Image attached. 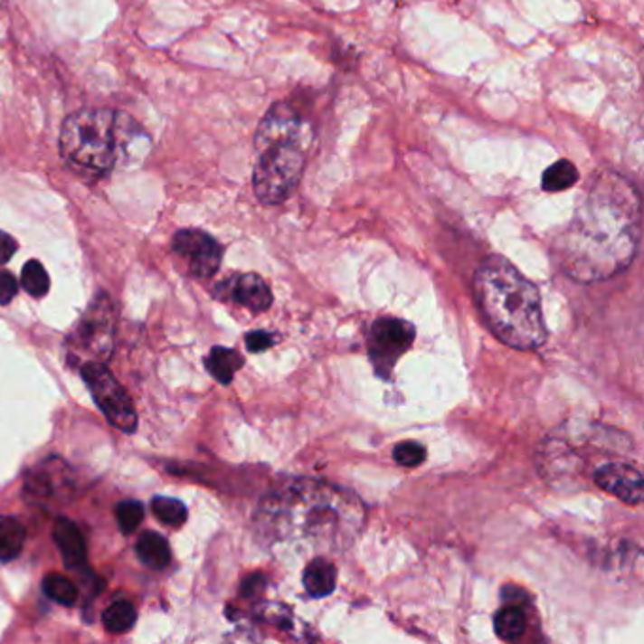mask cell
<instances>
[{
  "label": "cell",
  "mask_w": 644,
  "mask_h": 644,
  "mask_svg": "<svg viewBox=\"0 0 644 644\" xmlns=\"http://www.w3.org/2000/svg\"><path fill=\"white\" fill-rule=\"evenodd\" d=\"M255 522L269 546H282L300 560L350 548L363 529L365 507L335 484L293 478L269 493Z\"/></svg>",
  "instance_id": "cell-2"
},
{
  "label": "cell",
  "mask_w": 644,
  "mask_h": 644,
  "mask_svg": "<svg viewBox=\"0 0 644 644\" xmlns=\"http://www.w3.org/2000/svg\"><path fill=\"white\" fill-rule=\"evenodd\" d=\"M138 137L137 123L109 109H83L62 121L59 149L78 175L100 178L128 156Z\"/></svg>",
  "instance_id": "cell-4"
},
{
  "label": "cell",
  "mask_w": 644,
  "mask_h": 644,
  "mask_svg": "<svg viewBox=\"0 0 644 644\" xmlns=\"http://www.w3.org/2000/svg\"><path fill=\"white\" fill-rule=\"evenodd\" d=\"M17 295L15 276L5 269H0V305H8Z\"/></svg>",
  "instance_id": "cell-25"
},
{
  "label": "cell",
  "mask_w": 644,
  "mask_h": 644,
  "mask_svg": "<svg viewBox=\"0 0 644 644\" xmlns=\"http://www.w3.org/2000/svg\"><path fill=\"white\" fill-rule=\"evenodd\" d=\"M595 484L628 505L642 503V475L630 463H605L595 470Z\"/></svg>",
  "instance_id": "cell-10"
},
{
  "label": "cell",
  "mask_w": 644,
  "mask_h": 644,
  "mask_svg": "<svg viewBox=\"0 0 644 644\" xmlns=\"http://www.w3.org/2000/svg\"><path fill=\"white\" fill-rule=\"evenodd\" d=\"M81 376L99 404V409L116 429L123 433H135L138 425V416L135 411L133 399L128 397L123 385L114 378V374L100 363H85L81 367Z\"/></svg>",
  "instance_id": "cell-6"
},
{
  "label": "cell",
  "mask_w": 644,
  "mask_h": 644,
  "mask_svg": "<svg viewBox=\"0 0 644 644\" xmlns=\"http://www.w3.org/2000/svg\"><path fill=\"white\" fill-rule=\"evenodd\" d=\"M173 250L187 261L189 272L197 278H210L222 265L223 250L220 242L204 231L184 229L173 239Z\"/></svg>",
  "instance_id": "cell-8"
},
{
  "label": "cell",
  "mask_w": 644,
  "mask_h": 644,
  "mask_svg": "<svg viewBox=\"0 0 644 644\" xmlns=\"http://www.w3.org/2000/svg\"><path fill=\"white\" fill-rule=\"evenodd\" d=\"M44 593L50 599H53L55 603L64 605V607L74 605L78 599V590L72 584V581H69L67 576L57 574V573H52L44 578Z\"/></svg>",
  "instance_id": "cell-20"
},
{
  "label": "cell",
  "mask_w": 644,
  "mask_h": 644,
  "mask_svg": "<svg viewBox=\"0 0 644 644\" xmlns=\"http://www.w3.org/2000/svg\"><path fill=\"white\" fill-rule=\"evenodd\" d=\"M477 305L496 336L514 350H536L546 340L539 289L503 255H489L475 274Z\"/></svg>",
  "instance_id": "cell-3"
},
{
  "label": "cell",
  "mask_w": 644,
  "mask_h": 644,
  "mask_svg": "<svg viewBox=\"0 0 644 644\" xmlns=\"http://www.w3.org/2000/svg\"><path fill=\"white\" fill-rule=\"evenodd\" d=\"M493 626L501 640H518L526 631V612L518 605H507L496 614Z\"/></svg>",
  "instance_id": "cell-17"
},
{
  "label": "cell",
  "mask_w": 644,
  "mask_h": 644,
  "mask_svg": "<svg viewBox=\"0 0 644 644\" xmlns=\"http://www.w3.org/2000/svg\"><path fill=\"white\" fill-rule=\"evenodd\" d=\"M25 527L12 516H0V560L10 562L25 545Z\"/></svg>",
  "instance_id": "cell-16"
},
{
  "label": "cell",
  "mask_w": 644,
  "mask_h": 644,
  "mask_svg": "<svg viewBox=\"0 0 644 644\" xmlns=\"http://www.w3.org/2000/svg\"><path fill=\"white\" fill-rule=\"evenodd\" d=\"M152 510L156 518L165 526H182L187 520V508L182 501L173 497H156L152 501Z\"/></svg>",
  "instance_id": "cell-21"
},
{
  "label": "cell",
  "mask_w": 644,
  "mask_h": 644,
  "mask_svg": "<svg viewBox=\"0 0 644 644\" xmlns=\"http://www.w3.org/2000/svg\"><path fill=\"white\" fill-rule=\"evenodd\" d=\"M21 284L33 297H44L50 291V276L40 261H29L21 272Z\"/></svg>",
  "instance_id": "cell-22"
},
{
  "label": "cell",
  "mask_w": 644,
  "mask_h": 644,
  "mask_svg": "<svg viewBox=\"0 0 644 644\" xmlns=\"http://www.w3.org/2000/svg\"><path fill=\"white\" fill-rule=\"evenodd\" d=\"M425 458H427V450L414 440L399 442L393 450V459L402 467H418L425 461Z\"/></svg>",
  "instance_id": "cell-24"
},
{
  "label": "cell",
  "mask_w": 644,
  "mask_h": 644,
  "mask_svg": "<svg viewBox=\"0 0 644 644\" xmlns=\"http://www.w3.org/2000/svg\"><path fill=\"white\" fill-rule=\"evenodd\" d=\"M236 303L251 312H265L272 305V291L269 284L257 274H239L223 284Z\"/></svg>",
  "instance_id": "cell-11"
},
{
  "label": "cell",
  "mask_w": 644,
  "mask_h": 644,
  "mask_svg": "<svg viewBox=\"0 0 644 644\" xmlns=\"http://www.w3.org/2000/svg\"><path fill=\"white\" fill-rule=\"evenodd\" d=\"M303 584L310 597H327L336 588V567L324 555H316L303 573Z\"/></svg>",
  "instance_id": "cell-13"
},
{
  "label": "cell",
  "mask_w": 644,
  "mask_h": 644,
  "mask_svg": "<svg viewBox=\"0 0 644 644\" xmlns=\"http://www.w3.org/2000/svg\"><path fill=\"white\" fill-rule=\"evenodd\" d=\"M53 539L62 555V562L69 569H80L88 560V546H85L80 527L69 518H59L53 526Z\"/></svg>",
  "instance_id": "cell-12"
},
{
  "label": "cell",
  "mask_w": 644,
  "mask_h": 644,
  "mask_svg": "<svg viewBox=\"0 0 644 644\" xmlns=\"http://www.w3.org/2000/svg\"><path fill=\"white\" fill-rule=\"evenodd\" d=\"M253 168V191L261 204L284 203L297 189L307 166L305 147L298 140L274 142L260 149Z\"/></svg>",
  "instance_id": "cell-5"
},
{
  "label": "cell",
  "mask_w": 644,
  "mask_h": 644,
  "mask_svg": "<svg viewBox=\"0 0 644 644\" xmlns=\"http://www.w3.org/2000/svg\"><path fill=\"white\" fill-rule=\"evenodd\" d=\"M578 182V170L569 159H560L550 165L543 175V189L550 193L565 191Z\"/></svg>",
  "instance_id": "cell-18"
},
{
  "label": "cell",
  "mask_w": 644,
  "mask_h": 644,
  "mask_svg": "<svg viewBox=\"0 0 644 644\" xmlns=\"http://www.w3.org/2000/svg\"><path fill=\"white\" fill-rule=\"evenodd\" d=\"M135 550L138 554V560L149 569L161 571L170 564V546L159 533L154 531L142 533L138 536Z\"/></svg>",
  "instance_id": "cell-14"
},
{
  "label": "cell",
  "mask_w": 644,
  "mask_h": 644,
  "mask_svg": "<svg viewBox=\"0 0 644 644\" xmlns=\"http://www.w3.org/2000/svg\"><path fill=\"white\" fill-rule=\"evenodd\" d=\"M204 363H206L208 373L213 378H216L220 384L227 385V384L232 382L234 373L239 369H242L244 359L236 350L216 346V348H212V352H210V355L206 357Z\"/></svg>",
  "instance_id": "cell-15"
},
{
  "label": "cell",
  "mask_w": 644,
  "mask_h": 644,
  "mask_svg": "<svg viewBox=\"0 0 644 644\" xmlns=\"http://www.w3.org/2000/svg\"><path fill=\"white\" fill-rule=\"evenodd\" d=\"M17 250V242L12 239L10 234L0 231V265H5L12 260V255Z\"/></svg>",
  "instance_id": "cell-27"
},
{
  "label": "cell",
  "mask_w": 644,
  "mask_h": 644,
  "mask_svg": "<svg viewBox=\"0 0 644 644\" xmlns=\"http://www.w3.org/2000/svg\"><path fill=\"white\" fill-rule=\"evenodd\" d=\"M640 241V195L614 170L597 175L552 251L578 282H599L628 269Z\"/></svg>",
  "instance_id": "cell-1"
},
{
  "label": "cell",
  "mask_w": 644,
  "mask_h": 644,
  "mask_svg": "<svg viewBox=\"0 0 644 644\" xmlns=\"http://www.w3.org/2000/svg\"><path fill=\"white\" fill-rule=\"evenodd\" d=\"M416 329L412 324L397 317H382L369 331V355L374 371L388 378L399 357L412 346Z\"/></svg>",
  "instance_id": "cell-7"
},
{
  "label": "cell",
  "mask_w": 644,
  "mask_h": 644,
  "mask_svg": "<svg viewBox=\"0 0 644 644\" xmlns=\"http://www.w3.org/2000/svg\"><path fill=\"white\" fill-rule=\"evenodd\" d=\"M116 518L121 533L131 535L144 520V508L138 501H123L116 508Z\"/></svg>",
  "instance_id": "cell-23"
},
{
  "label": "cell",
  "mask_w": 644,
  "mask_h": 644,
  "mask_svg": "<svg viewBox=\"0 0 644 644\" xmlns=\"http://www.w3.org/2000/svg\"><path fill=\"white\" fill-rule=\"evenodd\" d=\"M135 621H137V611L133 603H128V601H116V603H112L102 614V624L106 631H110L114 635L128 631L135 626Z\"/></svg>",
  "instance_id": "cell-19"
},
{
  "label": "cell",
  "mask_w": 644,
  "mask_h": 644,
  "mask_svg": "<svg viewBox=\"0 0 644 644\" xmlns=\"http://www.w3.org/2000/svg\"><path fill=\"white\" fill-rule=\"evenodd\" d=\"M303 118L289 102H276L265 114L255 133V149H260L282 140H298Z\"/></svg>",
  "instance_id": "cell-9"
},
{
  "label": "cell",
  "mask_w": 644,
  "mask_h": 644,
  "mask_svg": "<svg viewBox=\"0 0 644 644\" xmlns=\"http://www.w3.org/2000/svg\"><path fill=\"white\" fill-rule=\"evenodd\" d=\"M274 345V336L265 331H253L246 336V346L250 352H263Z\"/></svg>",
  "instance_id": "cell-26"
}]
</instances>
